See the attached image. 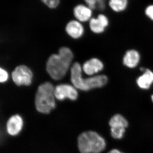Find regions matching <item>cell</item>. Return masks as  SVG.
Returning a JSON list of instances; mask_svg holds the SVG:
<instances>
[{"mask_svg": "<svg viewBox=\"0 0 153 153\" xmlns=\"http://www.w3.org/2000/svg\"><path fill=\"white\" fill-rule=\"evenodd\" d=\"M65 30L67 34L71 38L77 39L83 35L84 28L82 23L74 19L71 20L66 24Z\"/></svg>", "mask_w": 153, "mask_h": 153, "instance_id": "9c48e42d", "label": "cell"}, {"mask_svg": "<svg viewBox=\"0 0 153 153\" xmlns=\"http://www.w3.org/2000/svg\"><path fill=\"white\" fill-rule=\"evenodd\" d=\"M108 153H124L122 152H120L119 150L117 149H114L111 150L110 151H109Z\"/></svg>", "mask_w": 153, "mask_h": 153, "instance_id": "44dd1931", "label": "cell"}, {"mask_svg": "<svg viewBox=\"0 0 153 153\" xmlns=\"http://www.w3.org/2000/svg\"><path fill=\"white\" fill-rule=\"evenodd\" d=\"M144 14L148 19L153 22V4H150L146 7Z\"/></svg>", "mask_w": 153, "mask_h": 153, "instance_id": "d6986e66", "label": "cell"}, {"mask_svg": "<svg viewBox=\"0 0 153 153\" xmlns=\"http://www.w3.org/2000/svg\"><path fill=\"white\" fill-rule=\"evenodd\" d=\"M140 56L136 50H131L126 53L123 58V63L129 68H134L139 62Z\"/></svg>", "mask_w": 153, "mask_h": 153, "instance_id": "4fadbf2b", "label": "cell"}, {"mask_svg": "<svg viewBox=\"0 0 153 153\" xmlns=\"http://www.w3.org/2000/svg\"><path fill=\"white\" fill-rule=\"evenodd\" d=\"M55 88L50 82H45L38 86L35 97V105L38 112L48 114L55 105Z\"/></svg>", "mask_w": 153, "mask_h": 153, "instance_id": "3957f363", "label": "cell"}, {"mask_svg": "<svg viewBox=\"0 0 153 153\" xmlns=\"http://www.w3.org/2000/svg\"><path fill=\"white\" fill-rule=\"evenodd\" d=\"M103 64L100 60L94 58L87 60L82 66V69L84 73L88 75H92L102 70Z\"/></svg>", "mask_w": 153, "mask_h": 153, "instance_id": "8fae6325", "label": "cell"}, {"mask_svg": "<svg viewBox=\"0 0 153 153\" xmlns=\"http://www.w3.org/2000/svg\"><path fill=\"white\" fill-rule=\"evenodd\" d=\"M152 101L153 102V95L152 96Z\"/></svg>", "mask_w": 153, "mask_h": 153, "instance_id": "7402d4cb", "label": "cell"}, {"mask_svg": "<svg viewBox=\"0 0 153 153\" xmlns=\"http://www.w3.org/2000/svg\"><path fill=\"white\" fill-rule=\"evenodd\" d=\"M109 124L111 128H126L128 126V122L121 115L117 114L111 118Z\"/></svg>", "mask_w": 153, "mask_h": 153, "instance_id": "9a60e30c", "label": "cell"}, {"mask_svg": "<svg viewBox=\"0 0 153 153\" xmlns=\"http://www.w3.org/2000/svg\"><path fill=\"white\" fill-rule=\"evenodd\" d=\"M107 5L114 13H120L128 8L129 0H108Z\"/></svg>", "mask_w": 153, "mask_h": 153, "instance_id": "7c38bea8", "label": "cell"}, {"mask_svg": "<svg viewBox=\"0 0 153 153\" xmlns=\"http://www.w3.org/2000/svg\"><path fill=\"white\" fill-rule=\"evenodd\" d=\"M77 143L80 153H100L106 147L104 139L92 131L80 134L77 139Z\"/></svg>", "mask_w": 153, "mask_h": 153, "instance_id": "277c9868", "label": "cell"}, {"mask_svg": "<svg viewBox=\"0 0 153 153\" xmlns=\"http://www.w3.org/2000/svg\"><path fill=\"white\" fill-rule=\"evenodd\" d=\"M137 82L140 88H149L153 82V72L149 69H146L144 73L137 79Z\"/></svg>", "mask_w": 153, "mask_h": 153, "instance_id": "5bb4252c", "label": "cell"}, {"mask_svg": "<svg viewBox=\"0 0 153 153\" xmlns=\"http://www.w3.org/2000/svg\"><path fill=\"white\" fill-rule=\"evenodd\" d=\"M89 23L90 30L95 34H100L103 33L109 24L108 17L105 14L100 13L96 17H93Z\"/></svg>", "mask_w": 153, "mask_h": 153, "instance_id": "52a82bcc", "label": "cell"}, {"mask_svg": "<svg viewBox=\"0 0 153 153\" xmlns=\"http://www.w3.org/2000/svg\"><path fill=\"white\" fill-rule=\"evenodd\" d=\"M82 68L79 63L76 62L73 64L71 69V80L76 89L87 91L102 87L107 83L108 78L105 75H97L84 79L82 77Z\"/></svg>", "mask_w": 153, "mask_h": 153, "instance_id": "7a4b0ae2", "label": "cell"}, {"mask_svg": "<svg viewBox=\"0 0 153 153\" xmlns=\"http://www.w3.org/2000/svg\"><path fill=\"white\" fill-rule=\"evenodd\" d=\"M9 75L5 69L0 68V82L1 83L6 82L8 79Z\"/></svg>", "mask_w": 153, "mask_h": 153, "instance_id": "ffe728a7", "label": "cell"}, {"mask_svg": "<svg viewBox=\"0 0 153 153\" xmlns=\"http://www.w3.org/2000/svg\"><path fill=\"white\" fill-rule=\"evenodd\" d=\"M93 10L85 4H78L74 7L73 15L77 21L81 22H89L93 17Z\"/></svg>", "mask_w": 153, "mask_h": 153, "instance_id": "ba28073f", "label": "cell"}, {"mask_svg": "<svg viewBox=\"0 0 153 153\" xmlns=\"http://www.w3.org/2000/svg\"><path fill=\"white\" fill-rule=\"evenodd\" d=\"M85 4L93 10L103 11L106 8L107 0H83Z\"/></svg>", "mask_w": 153, "mask_h": 153, "instance_id": "2e32d148", "label": "cell"}, {"mask_svg": "<svg viewBox=\"0 0 153 153\" xmlns=\"http://www.w3.org/2000/svg\"><path fill=\"white\" fill-rule=\"evenodd\" d=\"M23 120L19 114L14 115L9 119L7 123V131L11 136L17 135L22 130Z\"/></svg>", "mask_w": 153, "mask_h": 153, "instance_id": "30bf717a", "label": "cell"}, {"mask_svg": "<svg viewBox=\"0 0 153 153\" xmlns=\"http://www.w3.org/2000/svg\"><path fill=\"white\" fill-rule=\"evenodd\" d=\"M55 98L63 100L68 98L71 100H75L78 97V94L74 86L67 84H61L55 87Z\"/></svg>", "mask_w": 153, "mask_h": 153, "instance_id": "8992f818", "label": "cell"}, {"mask_svg": "<svg viewBox=\"0 0 153 153\" xmlns=\"http://www.w3.org/2000/svg\"><path fill=\"white\" fill-rule=\"evenodd\" d=\"M33 74L27 66L20 65L17 66L12 73V78L17 85H30L32 83Z\"/></svg>", "mask_w": 153, "mask_h": 153, "instance_id": "5b68a950", "label": "cell"}, {"mask_svg": "<svg viewBox=\"0 0 153 153\" xmlns=\"http://www.w3.org/2000/svg\"><path fill=\"white\" fill-rule=\"evenodd\" d=\"M40 1L46 7L52 10L57 8L60 5V0H40Z\"/></svg>", "mask_w": 153, "mask_h": 153, "instance_id": "ac0fdd59", "label": "cell"}, {"mask_svg": "<svg viewBox=\"0 0 153 153\" xmlns=\"http://www.w3.org/2000/svg\"><path fill=\"white\" fill-rule=\"evenodd\" d=\"M126 128H111V136L116 139H120L123 137Z\"/></svg>", "mask_w": 153, "mask_h": 153, "instance_id": "e0dca14e", "label": "cell"}, {"mask_svg": "<svg viewBox=\"0 0 153 153\" xmlns=\"http://www.w3.org/2000/svg\"><path fill=\"white\" fill-rule=\"evenodd\" d=\"M73 59V54L68 47L60 48L58 54H53L47 60L46 69L52 79L59 80L66 75Z\"/></svg>", "mask_w": 153, "mask_h": 153, "instance_id": "6da1fadb", "label": "cell"}]
</instances>
